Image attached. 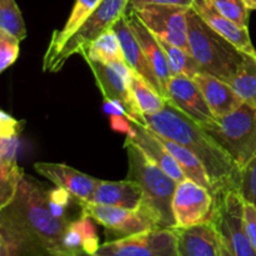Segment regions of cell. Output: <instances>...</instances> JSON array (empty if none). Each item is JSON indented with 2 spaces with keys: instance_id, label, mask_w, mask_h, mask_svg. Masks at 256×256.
<instances>
[{
  "instance_id": "cell-17",
  "label": "cell",
  "mask_w": 256,
  "mask_h": 256,
  "mask_svg": "<svg viewBox=\"0 0 256 256\" xmlns=\"http://www.w3.org/2000/svg\"><path fill=\"white\" fill-rule=\"evenodd\" d=\"M178 256H220V240L216 228L210 222L176 228Z\"/></svg>"
},
{
  "instance_id": "cell-36",
  "label": "cell",
  "mask_w": 256,
  "mask_h": 256,
  "mask_svg": "<svg viewBox=\"0 0 256 256\" xmlns=\"http://www.w3.org/2000/svg\"><path fill=\"white\" fill-rule=\"evenodd\" d=\"M244 225L250 244L256 252V209L249 202H244Z\"/></svg>"
},
{
  "instance_id": "cell-30",
  "label": "cell",
  "mask_w": 256,
  "mask_h": 256,
  "mask_svg": "<svg viewBox=\"0 0 256 256\" xmlns=\"http://www.w3.org/2000/svg\"><path fill=\"white\" fill-rule=\"evenodd\" d=\"M0 29L6 30L20 42L26 38L24 19L15 0H0Z\"/></svg>"
},
{
  "instance_id": "cell-15",
  "label": "cell",
  "mask_w": 256,
  "mask_h": 256,
  "mask_svg": "<svg viewBox=\"0 0 256 256\" xmlns=\"http://www.w3.org/2000/svg\"><path fill=\"white\" fill-rule=\"evenodd\" d=\"M34 169L38 174L46 178L49 182L68 190L82 202H88L96 189L99 179L75 170L74 168L58 162H35Z\"/></svg>"
},
{
  "instance_id": "cell-20",
  "label": "cell",
  "mask_w": 256,
  "mask_h": 256,
  "mask_svg": "<svg viewBox=\"0 0 256 256\" xmlns=\"http://www.w3.org/2000/svg\"><path fill=\"white\" fill-rule=\"evenodd\" d=\"M129 26L132 28V32H134L135 38L139 42L140 46H142V52H144L145 56H146L148 62H149L150 66H152V72H155L156 78L159 79L160 84H162V89L166 92L168 84H169L170 79L172 78V72H170L169 62H168V58L165 55L164 50H162V45L158 42L156 36L142 24V20L136 16L134 12H129L126 14ZM168 98V92H166ZM168 100V99H166Z\"/></svg>"
},
{
  "instance_id": "cell-19",
  "label": "cell",
  "mask_w": 256,
  "mask_h": 256,
  "mask_svg": "<svg viewBox=\"0 0 256 256\" xmlns=\"http://www.w3.org/2000/svg\"><path fill=\"white\" fill-rule=\"evenodd\" d=\"M192 80L200 89L205 102L216 119L234 112L244 104L229 82L224 80L218 79L204 72L195 75Z\"/></svg>"
},
{
  "instance_id": "cell-6",
  "label": "cell",
  "mask_w": 256,
  "mask_h": 256,
  "mask_svg": "<svg viewBox=\"0 0 256 256\" xmlns=\"http://www.w3.org/2000/svg\"><path fill=\"white\" fill-rule=\"evenodd\" d=\"M128 4L129 0H102L75 34L55 52L44 54L42 72H60L72 55H82L98 36L112 29L114 22L126 14Z\"/></svg>"
},
{
  "instance_id": "cell-23",
  "label": "cell",
  "mask_w": 256,
  "mask_h": 256,
  "mask_svg": "<svg viewBox=\"0 0 256 256\" xmlns=\"http://www.w3.org/2000/svg\"><path fill=\"white\" fill-rule=\"evenodd\" d=\"M62 244L74 256L79 254L94 255L100 246L94 220L85 214L72 220L65 230Z\"/></svg>"
},
{
  "instance_id": "cell-18",
  "label": "cell",
  "mask_w": 256,
  "mask_h": 256,
  "mask_svg": "<svg viewBox=\"0 0 256 256\" xmlns=\"http://www.w3.org/2000/svg\"><path fill=\"white\" fill-rule=\"evenodd\" d=\"M192 8L212 29L232 42L238 49L248 54H255L256 50L250 39L249 30L239 26L220 14L212 0H194Z\"/></svg>"
},
{
  "instance_id": "cell-4",
  "label": "cell",
  "mask_w": 256,
  "mask_h": 256,
  "mask_svg": "<svg viewBox=\"0 0 256 256\" xmlns=\"http://www.w3.org/2000/svg\"><path fill=\"white\" fill-rule=\"evenodd\" d=\"M188 42L190 54L204 72L230 82L246 60L248 52L209 26L192 8H189Z\"/></svg>"
},
{
  "instance_id": "cell-10",
  "label": "cell",
  "mask_w": 256,
  "mask_h": 256,
  "mask_svg": "<svg viewBox=\"0 0 256 256\" xmlns=\"http://www.w3.org/2000/svg\"><path fill=\"white\" fill-rule=\"evenodd\" d=\"M188 10L189 8L179 5L148 4L132 12L136 14L155 36L190 52L188 42Z\"/></svg>"
},
{
  "instance_id": "cell-41",
  "label": "cell",
  "mask_w": 256,
  "mask_h": 256,
  "mask_svg": "<svg viewBox=\"0 0 256 256\" xmlns=\"http://www.w3.org/2000/svg\"><path fill=\"white\" fill-rule=\"evenodd\" d=\"M0 256H6V248H5V242L2 235H0Z\"/></svg>"
},
{
  "instance_id": "cell-5",
  "label": "cell",
  "mask_w": 256,
  "mask_h": 256,
  "mask_svg": "<svg viewBox=\"0 0 256 256\" xmlns=\"http://www.w3.org/2000/svg\"><path fill=\"white\" fill-rule=\"evenodd\" d=\"M202 129L222 148L240 170L256 158V108L244 104Z\"/></svg>"
},
{
  "instance_id": "cell-22",
  "label": "cell",
  "mask_w": 256,
  "mask_h": 256,
  "mask_svg": "<svg viewBox=\"0 0 256 256\" xmlns=\"http://www.w3.org/2000/svg\"><path fill=\"white\" fill-rule=\"evenodd\" d=\"M18 138L0 139V209L12 202L25 175L18 164Z\"/></svg>"
},
{
  "instance_id": "cell-39",
  "label": "cell",
  "mask_w": 256,
  "mask_h": 256,
  "mask_svg": "<svg viewBox=\"0 0 256 256\" xmlns=\"http://www.w3.org/2000/svg\"><path fill=\"white\" fill-rule=\"evenodd\" d=\"M102 109L110 116L112 115H125V116H128L126 110H125V106L122 105V102L116 99H104Z\"/></svg>"
},
{
  "instance_id": "cell-28",
  "label": "cell",
  "mask_w": 256,
  "mask_h": 256,
  "mask_svg": "<svg viewBox=\"0 0 256 256\" xmlns=\"http://www.w3.org/2000/svg\"><path fill=\"white\" fill-rule=\"evenodd\" d=\"M229 84L242 102L256 108V52L248 54L244 65Z\"/></svg>"
},
{
  "instance_id": "cell-24",
  "label": "cell",
  "mask_w": 256,
  "mask_h": 256,
  "mask_svg": "<svg viewBox=\"0 0 256 256\" xmlns=\"http://www.w3.org/2000/svg\"><path fill=\"white\" fill-rule=\"evenodd\" d=\"M155 134H156V132H155ZM158 138H159L160 142L165 145V148L169 150L170 154L172 155V158H174L175 162H178V165L180 166V169H182L185 178L192 180V182H196V184L202 185V186H204L205 189L209 190L215 198L214 188H212L209 174H208L206 169L204 168L202 162H200L189 149H186V148L182 146V145L178 144V142H172V140L168 139V138L162 136V135H158Z\"/></svg>"
},
{
  "instance_id": "cell-31",
  "label": "cell",
  "mask_w": 256,
  "mask_h": 256,
  "mask_svg": "<svg viewBox=\"0 0 256 256\" xmlns=\"http://www.w3.org/2000/svg\"><path fill=\"white\" fill-rule=\"evenodd\" d=\"M80 202L82 200L60 186L48 189V202H49L50 210L55 216L60 219H66L70 222L78 219L74 214L70 212V210L72 205L80 204Z\"/></svg>"
},
{
  "instance_id": "cell-29",
  "label": "cell",
  "mask_w": 256,
  "mask_h": 256,
  "mask_svg": "<svg viewBox=\"0 0 256 256\" xmlns=\"http://www.w3.org/2000/svg\"><path fill=\"white\" fill-rule=\"evenodd\" d=\"M156 39L160 42V45H162L165 55H166L170 72H172V76H176V75H186V76L192 79L195 75L202 72L199 64L195 62L192 54L188 52L186 50L175 46V45L170 44V42H165V40L159 39V38H156Z\"/></svg>"
},
{
  "instance_id": "cell-14",
  "label": "cell",
  "mask_w": 256,
  "mask_h": 256,
  "mask_svg": "<svg viewBox=\"0 0 256 256\" xmlns=\"http://www.w3.org/2000/svg\"><path fill=\"white\" fill-rule=\"evenodd\" d=\"M132 129L128 134L125 142L134 144L152 164L164 170L168 175H170L178 182H184L186 178L182 174V169L175 162L172 155L170 154L169 150L160 142L158 135L145 125L139 124L134 120H132Z\"/></svg>"
},
{
  "instance_id": "cell-9",
  "label": "cell",
  "mask_w": 256,
  "mask_h": 256,
  "mask_svg": "<svg viewBox=\"0 0 256 256\" xmlns=\"http://www.w3.org/2000/svg\"><path fill=\"white\" fill-rule=\"evenodd\" d=\"M92 256H178L175 229H152L105 242Z\"/></svg>"
},
{
  "instance_id": "cell-26",
  "label": "cell",
  "mask_w": 256,
  "mask_h": 256,
  "mask_svg": "<svg viewBox=\"0 0 256 256\" xmlns=\"http://www.w3.org/2000/svg\"><path fill=\"white\" fill-rule=\"evenodd\" d=\"M82 56L85 60H94V62H102L105 64L126 62L119 39L112 29L106 30L100 36H98L82 52Z\"/></svg>"
},
{
  "instance_id": "cell-16",
  "label": "cell",
  "mask_w": 256,
  "mask_h": 256,
  "mask_svg": "<svg viewBox=\"0 0 256 256\" xmlns=\"http://www.w3.org/2000/svg\"><path fill=\"white\" fill-rule=\"evenodd\" d=\"M116 34L118 39H119L120 45H122V54H124V59L126 64L132 70L144 78L164 99H168L166 92L162 89V84H160L159 79L156 78L155 72H152V66H150L149 62H148L146 56H145L144 52H142V46H140L139 42L135 38L134 32H132V28L129 26L126 14L120 16L116 22H114L112 28ZM168 102V100H166Z\"/></svg>"
},
{
  "instance_id": "cell-34",
  "label": "cell",
  "mask_w": 256,
  "mask_h": 256,
  "mask_svg": "<svg viewBox=\"0 0 256 256\" xmlns=\"http://www.w3.org/2000/svg\"><path fill=\"white\" fill-rule=\"evenodd\" d=\"M239 192L245 202L256 209V158L242 170Z\"/></svg>"
},
{
  "instance_id": "cell-32",
  "label": "cell",
  "mask_w": 256,
  "mask_h": 256,
  "mask_svg": "<svg viewBox=\"0 0 256 256\" xmlns=\"http://www.w3.org/2000/svg\"><path fill=\"white\" fill-rule=\"evenodd\" d=\"M218 12L239 26L248 29L250 10L242 0H212Z\"/></svg>"
},
{
  "instance_id": "cell-8",
  "label": "cell",
  "mask_w": 256,
  "mask_h": 256,
  "mask_svg": "<svg viewBox=\"0 0 256 256\" xmlns=\"http://www.w3.org/2000/svg\"><path fill=\"white\" fill-rule=\"evenodd\" d=\"M82 214L104 226L106 242L132 236L148 230L159 229L156 222L140 208L138 210H129L82 200Z\"/></svg>"
},
{
  "instance_id": "cell-37",
  "label": "cell",
  "mask_w": 256,
  "mask_h": 256,
  "mask_svg": "<svg viewBox=\"0 0 256 256\" xmlns=\"http://www.w3.org/2000/svg\"><path fill=\"white\" fill-rule=\"evenodd\" d=\"M192 2L194 0H129L128 4V12L136 9V8L142 6V5L148 4H164V5H179V6H186L192 8Z\"/></svg>"
},
{
  "instance_id": "cell-11",
  "label": "cell",
  "mask_w": 256,
  "mask_h": 256,
  "mask_svg": "<svg viewBox=\"0 0 256 256\" xmlns=\"http://www.w3.org/2000/svg\"><path fill=\"white\" fill-rule=\"evenodd\" d=\"M95 76V82L104 99H116L122 102L130 120L145 125V116L138 109L130 92L132 69L126 62L105 64L94 60H85ZM146 126V125H145Z\"/></svg>"
},
{
  "instance_id": "cell-35",
  "label": "cell",
  "mask_w": 256,
  "mask_h": 256,
  "mask_svg": "<svg viewBox=\"0 0 256 256\" xmlns=\"http://www.w3.org/2000/svg\"><path fill=\"white\" fill-rule=\"evenodd\" d=\"M25 122L16 120L8 112L0 110V139L19 136Z\"/></svg>"
},
{
  "instance_id": "cell-38",
  "label": "cell",
  "mask_w": 256,
  "mask_h": 256,
  "mask_svg": "<svg viewBox=\"0 0 256 256\" xmlns=\"http://www.w3.org/2000/svg\"><path fill=\"white\" fill-rule=\"evenodd\" d=\"M110 126L114 132L129 134L132 129V122L125 115H112L110 116Z\"/></svg>"
},
{
  "instance_id": "cell-21",
  "label": "cell",
  "mask_w": 256,
  "mask_h": 256,
  "mask_svg": "<svg viewBox=\"0 0 256 256\" xmlns=\"http://www.w3.org/2000/svg\"><path fill=\"white\" fill-rule=\"evenodd\" d=\"M88 202L138 210L142 206V192L136 182L129 179L122 182L100 180Z\"/></svg>"
},
{
  "instance_id": "cell-1",
  "label": "cell",
  "mask_w": 256,
  "mask_h": 256,
  "mask_svg": "<svg viewBox=\"0 0 256 256\" xmlns=\"http://www.w3.org/2000/svg\"><path fill=\"white\" fill-rule=\"evenodd\" d=\"M70 222L52 212L46 186L24 175L14 199L0 209V235L6 256H74L62 244Z\"/></svg>"
},
{
  "instance_id": "cell-13",
  "label": "cell",
  "mask_w": 256,
  "mask_h": 256,
  "mask_svg": "<svg viewBox=\"0 0 256 256\" xmlns=\"http://www.w3.org/2000/svg\"><path fill=\"white\" fill-rule=\"evenodd\" d=\"M166 92L168 102L202 128L216 120L192 78L186 75L172 76L168 84Z\"/></svg>"
},
{
  "instance_id": "cell-7",
  "label": "cell",
  "mask_w": 256,
  "mask_h": 256,
  "mask_svg": "<svg viewBox=\"0 0 256 256\" xmlns=\"http://www.w3.org/2000/svg\"><path fill=\"white\" fill-rule=\"evenodd\" d=\"M220 240L232 256H256L244 225V200L239 190L232 189L215 200L212 220Z\"/></svg>"
},
{
  "instance_id": "cell-40",
  "label": "cell",
  "mask_w": 256,
  "mask_h": 256,
  "mask_svg": "<svg viewBox=\"0 0 256 256\" xmlns=\"http://www.w3.org/2000/svg\"><path fill=\"white\" fill-rule=\"evenodd\" d=\"M249 10H256V0H242Z\"/></svg>"
},
{
  "instance_id": "cell-42",
  "label": "cell",
  "mask_w": 256,
  "mask_h": 256,
  "mask_svg": "<svg viewBox=\"0 0 256 256\" xmlns=\"http://www.w3.org/2000/svg\"><path fill=\"white\" fill-rule=\"evenodd\" d=\"M220 256H232V254H230L229 250L226 249V246L222 244V248H220Z\"/></svg>"
},
{
  "instance_id": "cell-12",
  "label": "cell",
  "mask_w": 256,
  "mask_h": 256,
  "mask_svg": "<svg viewBox=\"0 0 256 256\" xmlns=\"http://www.w3.org/2000/svg\"><path fill=\"white\" fill-rule=\"evenodd\" d=\"M172 212L176 228L210 222L215 212L214 195L202 185L185 179L178 184L175 190Z\"/></svg>"
},
{
  "instance_id": "cell-25",
  "label": "cell",
  "mask_w": 256,
  "mask_h": 256,
  "mask_svg": "<svg viewBox=\"0 0 256 256\" xmlns=\"http://www.w3.org/2000/svg\"><path fill=\"white\" fill-rule=\"evenodd\" d=\"M100 2L102 0H75V4L72 6V10L70 12L69 18H68L66 22H65L64 28L62 30H55L52 32V39H50L45 54H50V52H55L72 34H75L76 30L82 25V22L88 19V16L94 12V9Z\"/></svg>"
},
{
  "instance_id": "cell-43",
  "label": "cell",
  "mask_w": 256,
  "mask_h": 256,
  "mask_svg": "<svg viewBox=\"0 0 256 256\" xmlns=\"http://www.w3.org/2000/svg\"><path fill=\"white\" fill-rule=\"evenodd\" d=\"M78 256H92V255H89V254H79Z\"/></svg>"
},
{
  "instance_id": "cell-2",
  "label": "cell",
  "mask_w": 256,
  "mask_h": 256,
  "mask_svg": "<svg viewBox=\"0 0 256 256\" xmlns=\"http://www.w3.org/2000/svg\"><path fill=\"white\" fill-rule=\"evenodd\" d=\"M145 125L189 149L202 162L214 188L215 200L229 190H239L242 170L200 125L169 102L158 112L146 115Z\"/></svg>"
},
{
  "instance_id": "cell-3",
  "label": "cell",
  "mask_w": 256,
  "mask_h": 256,
  "mask_svg": "<svg viewBox=\"0 0 256 256\" xmlns=\"http://www.w3.org/2000/svg\"><path fill=\"white\" fill-rule=\"evenodd\" d=\"M128 152V179L132 180L142 192L140 209L146 212L159 229H176L172 198L179 182L164 170L152 164L134 144L125 142Z\"/></svg>"
},
{
  "instance_id": "cell-33",
  "label": "cell",
  "mask_w": 256,
  "mask_h": 256,
  "mask_svg": "<svg viewBox=\"0 0 256 256\" xmlns=\"http://www.w3.org/2000/svg\"><path fill=\"white\" fill-rule=\"evenodd\" d=\"M20 40L6 30L0 29V74L16 62Z\"/></svg>"
},
{
  "instance_id": "cell-27",
  "label": "cell",
  "mask_w": 256,
  "mask_h": 256,
  "mask_svg": "<svg viewBox=\"0 0 256 256\" xmlns=\"http://www.w3.org/2000/svg\"><path fill=\"white\" fill-rule=\"evenodd\" d=\"M130 92L132 99L144 116L162 110L166 104V99L162 96L146 80L132 70L130 74Z\"/></svg>"
}]
</instances>
